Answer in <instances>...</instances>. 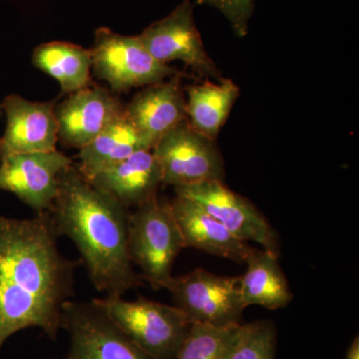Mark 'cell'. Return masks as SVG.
I'll return each mask as SVG.
<instances>
[{"instance_id": "obj_10", "label": "cell", "mask_w": 359, "mask_h": 359, "mask_svg": "<svg viewBox=\"0 0 359 359\" xmlns=\"http://www.w3.org/2000/svg\"><path fill=\"white\" fill-rule=\"evenodd\" d=\"M137 37L146 50L163 65L182 61L204 76L221 79V71L203 43L190 0H184L169 15L148 26Z\"/></svg>"}, {"instance_id": "obj_7", "label": "cell", "mask_w": 359, "mask_h": 359, "mask_svg": "<svg viewBox=\"0 0 359 359\" xmlns=\"http://www.w3.org/2000/svg\"><path fill=\"white\" fill-rule=\"evenodd\" d=\"M152 152L162 169L163 185L224 182V160L215 140L196 131L188 120L163 136Z\"/></svg>"}, {"instance_id": "obj_4", "label": "cell", "mask_w": 359, "mask_h": 359, "mask_svg": "<svg viewBox=\"0 0 359 359\" xmlns=\"http://www.w3.org/2000/svg\"><path fill=\"white\" fill-rule=\"evenodd\" d=\"M183 238L170 201L155 196L128 216V250L132 264L154 290H162L172 276Z\"/></svg>"}, {"instance_id": "obj_25", "label": "cell", "mask_w": 359, "mask_h": 359, "mask_svg": "<svg viewBox=\"0 0 359 359\" xmlns=\"http://www.w3.org/2000/svg\"><path fill=\"white\" fill-rule=\"evenodd\" d=\"M2 114V108H1V104H0V116Z\"/></svg>"}, {"instance_id": "obj_12", "label": "cell", "mask_w": 359, "mask_h": 359, "mask_svg": "<svg viewBox=\"0 0 359 359\" xmlns=\"http://www.w3.org/2000/svg\"><path fill=\"white\" fill-rule=\"evenodd\" d=\"M124 105L109 90L92 84L67 95L55 106L58 141L66 147L82 149L114 121Z\"/></svg>"}, {"instance_id": "obj_26", "label": "cell", "mask_w": 359, "mask_h": 359, "mask_svg": "<svg viewBox=\"0 0 359 359\" xmlns=\"http://www.w3.org/2000/svg\"><path fill=\"white\" fill-rule=\"evenodd\" d=\"M67 359H75V358H70V356H69V358H68Z\"/></svg>"}, {"instance_id": "obj_18", "label": "cell", "mask_w": 359, "mask_h": 359, "mask_svg": "<svg viewBox=\"0 0 359 359\" xmlns=\"http://www.w3.org/2000/svg\"><path fill=\"white\" fill-rule=\"evenodd\" d=\"M142 150H152V146L123 111L102 133L80 149V162L77 167L90 179Z\"/></svg>"}, {"instance_id": "obj_15", "label": "cell", "mask_w": 359, "mask_h": 359, "mask_svg": "<svg viewBox=\"0 0 359 359\" xmlns=\"http://www.w3.org/2000/svg\"><path fill=\"white\" fill-rule=\"evenodd\" d=\"M125 209L137 208L157 196L162 169L152 150H142L88 179Z\"/></svg>"}, {"instance_id": "obj_2", "label": "cell", "mask_w": 359, "mask_h": 359, "mask_svg": "<svg viewBox=\"0 0 359 359\" xmlns=\"http://www.w3.org/2000/svg\"><path fill=\"white\" fill-rule=\"evenodd\" d=\"M59 237L76 245L90 282L106 297L141 287L128 250V210L90 183L72 164L59 177L50 212Z\"/></svg>"}, {"instance_id": "obj_17", "label": "cell", "mask_w": 359, "mask_h": 359, "mask_svg": "<svg viewBox=\"0 0 359 359\" xmlns=\"http://www.w3.org/2000/svg\"><path fill=\"white\" fill-rule=\"evenodd\" d=\"M278 255L264 249L252 248L245 259V273L240 276L241 294L245 308L259 306L276 311L289 306L292 290L280 264Z\"/></svg>"}, {"instance_id": "obj_8", "label": "cell", "mask_w": 359, "mask_h": 359, "mask_svg": "<svg viewBox=\"0 0 359 359\" xmlns=\"http://www.w3.org/2000/svg\"><path fill=\"white\" fill-rule=\"evenodd\" d=\"M175 193L197 203L243 242L257 243L263 249L280 255L278 238L266 217L243 196L222 181H208L176 187Z\"/></svg>"}, {"instance_id": "obj_20", "label": "cell", "mask_w": 359, "mask_h": 359, "mask_svg": "<svg viewBox=\"0 0 359 359\" xmlns=\"http://www.w3.org/2000/svg\"><path fill=\"white\" fill-rule=\"evenodd\" d=\"M32 65L60 84L61 93H74L93 84L89 49L65 41L39 45L32 54Z\"/></svg>"}, {"instance_id": "obj_9", "label": "cell", "mask_w": 359, "mask_h": 359, "mask_svg": "<svg viewBox=\"0 0 359 359\" xmlns=\"http://www.w3.org/2000/svg\"><path fill=\"white\" fill-rule=\"evenodd\" d=\"M62 328L70 335V358L153 359L134 344L93 301L66 302Z\"/></svg>"}, {"instance_id": "obj_19", "label": "cell", "mask_w": 359, "mask_h": 359, "mask_svg": "<svg viewBox=\"0 0 359 359\" xmlns=\"http://www.w3.org/2000/svg\"><path fill=\"white\" fill-rule=\"evenodd\" d=\"M187 118L196 131L215 140L228 120L235 105L240 89L230 79H221L219 83L205 81L186 89Z\"/></svg>"}, {"instance_id": "obj_5", "label": "cell", "mask_w": 359, "mask_h": 359, "mask_svg": "<svg viewBox=\"0 0 359 359\" xmlns=\"http://www.w3.org/2000/svg\"><path fill=\"white\" fill-rule=\"evenodd\" d=\"M92 72L115 92L165 81L180 74L176 68L156 60L137 36H127L107 27L96 30L91 48Z\"/></svg>"}, {"instance_id": "obj_21", "label": "cell", "mask_w": 359, "mask_h": 359, "mask_svg": "<svg viewBox=\"0 0 359 359\" xmlns=\"http://www.w3.org/2000/svg\"><path fill=\"white\" fill-rule=\"evenodd\" d=\"M242 325L214 327L193 323L175 359H228Z\"/></svg>"}, {"instance_id": "obj_24", "label": "cell", "mask_w": 359, "mask_h": 359, "mask_svg": "<svg viewBox=\"0 0 359 359\" xmlns=\"http://www.w3.org/2000/svg\"><path fill=\"white\" fill-rule=\"evenodd\" d=\"M346 359H359V337H354L346 351Z\"/></svg>"}, {"instance_id": "obj_6", "label": "cell", "mask_w": 359, "mask_h": 359, "mask_svg": "<svg viewBox=\"0 0 359 359\" xmlns=\"http://www.w3.org/2000/svg\"><path fill=\"white\" fill-rule=\"evenodd\" d=\"M173 297L174 306L193 323L214 327L241 325L245 309L240 276L216 275L204 269L173 276L163 285Z\"/></svg>"}, {"instance_id": "obj_1", "label": "cell", "mask_w": 359, "mask_h": 359, "mask_svg": "<svg viewBox=\"0 0 359 359\" xmlns=\"http://www.w3.org/2000/svg\"><path fill=\"white\" fill-rule=\"evenodd\" d=\"M58 238L49 212L25 219L0 216V351L26 328H40L51 339L62 328L80 261L63 256Z\"/></svg>"}, {"instance_id": "obj_16", "label": "cell", "mask_w": 359, "mask_h": 359, "mask_svg": "<svg viewBox=\"0 0 359 359\" xmlns=\"http://www.w3.org/2000/svg\"><path fill=\"white\" fill-rule=\"evenodd\" d=\"M170 205L181 231L184 247L245 264L252 247L236 238L197 203L176 196L170 201Z\"/></svg>"}, {"instance_id": "obj_3", "label": "cell", "mask_w": 359, "mask_h": 359, "mask_svg": "<svg viewBox=\"0 0 359 359\" xmlns=\"http://www.w3.org/2000/svg\"><path fill=\"white\" fill-rule=\"evenodd\" d=\"M113 323L153 359H175L193 321L176 306L139 297L93 299Z\"/></svg>"}, {"instance_id": "obj_13", "label": "cell", "mask_w": 359, "mask_h": 359, "mask_svg": "<svg viewBox=\"0 0 359 359\" xmlns=\"http://www.w3.org/2000/svg\"><path fill=\"white\" fill-rule=\"evenodd\" d=\"M55 101L33 102L20 95L2 101L6 129L0 139V156L57 150L58 125Z\"/></svg>"}, {"instance_id": "obj_14", "label": "cell", "mask_w": 359, "mask_h": 359, "mask_svg": "<svg viewBox=\"0 0 359 359\" xmlns=\"http://www.w3.org/2000/svg\"><path fill=\"white\" fill-rule=\"evenodd\" d=\"M124 111L154 148L163 136L188 120L181 76L177 74L169 81L146 86L125 106Z\"/></svg>"}, {"instance_id": "obj_22", "label": "cell", "mask_w": 359, "mask_h": 359, "mask_svg": "<svg viewBox=\"0 0 359 359\" xmlns=\"http://www.w3.org/2000/svg\"><path fill=\"white\" fill-rule=\"evenodd\" d=\"M228 359H276V328L271 321L243 323Z\"/></svg>"}, {"instance_id": "obj_23", "label": "cell", "mask_w": 359, "mask_h": 359, "mask_svg": "<svg viewBox=\"0 0 359 359\" xmlns=\"http://www.w3.org/2000/svg\"><path fill=\"white\" fill-rule=\"evenodd\" d=\"M197 4L218 9L230 22L237 36H247L249 22L254 13L255 0H197Z\"/></svg>"}, {"instance_id": "obj_11", "label": "cell", "mask_w": 359, "mask_h": 359, "mask_svg": "<svg viewBox=\"0 0 359 359\" xmlns=\"http://www.w3.org/2000/svg\"><path fill=\"white\" fill-rule=\"evenodd\" d=\"M73 164L59 152L0 156V190L14 194L36 214L50 212L58 192L59 177Z\"/></svg>"}]
</instances>
